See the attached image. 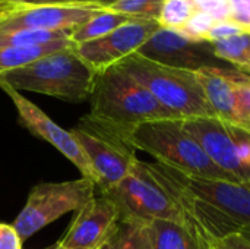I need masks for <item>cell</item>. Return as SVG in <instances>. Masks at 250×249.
<instances>
[{"label": "cell", "mask_w": 250, "mask_h": 249, "mask_svg": "<svg viewBox=\"0 0 250 249\" xmlns=\"http://www.w3.org/2000/svg\"><path fill=\"white\" fill-rule=\"evenodd\" d=\"M0 249H23L22 239L13 225L0 223Z\"/></svg>", "instance_id": "f1b7e54d"}, {"label": "cell", "mask_w": 250, "mask_h": 249, "mask_svg": "<svg viewBox=\"0 0 250 249\" xmlns=\"http://www.w3.org/2000/svg\"><path fill=\"white\" fill-rule=\"evenodd\" d=\"M214 23H215V19L211 15L201 12V10H196L189 18V21L177 31H180L183 35H186L192 40H205Z\"/></svg>", "instance_id": "d4e9b609"}, {"label": "cell", "mask_w": 250, "mask_h": 249, "mask_svg": "<svg viewBox=\"0 0 250 249\" xmlns=\"http://www.w3.org/2000/svg\"><path fill=\"white\" fill-rule=\"evenodd\" d=\"M130 142L136 150L152 156L155 161L167 164L182 173L236 182L211 161L195 136L186 131L180 119H163L136 125L130 131Z\"/></svg>", "instance_id": "3957f363"}, {"label": "cell", "mask_w": 250, "mask_h": 249, "mask_svg": "<svg viewBox=\"0 0 250 249\" xmlns=\"http://www.w3.org/2000/svg\"><path fill=\"white\" fill-rule=\"evenodd\" d=\"M53 249H82V248H66V247H59V245H56Z\"/></svg>", "instance_id": "d590c367"}, {"label": "cell", "mask_w": 250, "mask_h": 249, "mask_svg": "<svg viewBox=\"0 0 250 249\" xmlns=\"http://www.w3.org/2000/svg\"><path fill=\"white\" fill-rule=\"evenodd\" d=\"M158 28L157 19L135 18L100 38L75 45V51L94 72H101L136 53Z\"/></svg>", "instance_id": "8fae6325"}, {"label": "cell", "mask_w": 250, "mask_h": 249, "mask_svg": "<svg viewBox=\"0 0 250 249\" xmlns=\"http://www.w3.org/2000/svg\"><path fill=\"white\" fill-rule=\"evenodd\" d=\"M148 227L154 249H211L179 222L152 220Z\"/></svg>", "instance_id": "2e32d148"}, {"label": "cell", "mask_w": 250, "mask_h": 249, "mask_svg": "<svg viewBox=\"0 0 250 249\" xmlns=\"http://www.w3.org/2000/svg\"><path fill=\"white\" fill-rule=\"evenodd\" d=\"M97 195V185L86 178L35 185L13 222L22 242L67 213L78 211Z\"/></svg>", "instance_id": "52a82bcc"}, {"label": "cell", "mask_w": 250, "mask_h": 249, "mask_svg": "<svg viewBox=\"0 0 250 249\" xmlns=\"http://www.w3.org/2000/svg\"><path fill=\"white\" fill-rule=\"evenodd\" d=\"M0 1H4V3H12V1H9V0H0Z\"/></svg>", "instance_id": "8d00e7d4"}, {"label": "cell", "mask_w": 250, "mask_h": 249, "mask_svg": "<svg viewBox=\"0 0 250 249\" xmlns=\"http://www.w3.org/2000/svg\"><path fill=\"white\" fill-rule=\"evenodd\" d=\"M69 31L41 29H9L0 31V47H29L41 45L59 40H70Z\"/></svg>", "instance_id": "ffe728a7"}, {"label": "cell", "mask_w": 250, "mask_h": 249, "mask_svg": "<svg viewBox=\"0 0 250 249\" xmlns=\"http://www.w3.org/2000/svg\"><path fill=\"white\" fill-rule=\"evenodd\" d=\"M215 54L231 68L250 75V31L211 43Z\"/></svg>", "instance_id": "d6986e66"}, {"label": "cell", "mask_w": 250, "mask_h": 249, "mask_svg": "<svg viewBox=\"0 0 250 249\" xmlns=\"http://www.w3.org/2000/svg\"><path fill=\"white\" fill-rule=\"evenodd\" d=\"M114 249H154L148 225L139 222H119Z\"/></svg>", "instance_id": "44dd1931"}, {"label": "cell", "mask_w": 250, "mask_h": 249, "mask_svg": "<svg viewBox=\"0 0 250 249\" xmlns=\"http://www.w3.org/2000/svg\"><path fill=\"white\" fill-rule=\"evenodd\" d=\"M135 18L136 16H129L125 13H119V12H113V10L107 9L103 13L94 16L92 19H89L85 23H82L81 26H78L76 29H73L70 34V41L75 45H78V44L100 38Z\"/></svg>", "instance_id": "ac0fdd59"}, {"label": "cell", "mask_w": 250, "mask_h": 249, "mask_svg": "<svg viewBox=\"0 0 250 249\" xmlns=\"http://www.w3.org/2000/svg\"><path fill=\"white\" fill-rule=\"evenodd\" d=\"M101 195L116 205L119 222L148 225L152 220H173L180 223V214L171 197L149 170L146 161L139 158L120 183Z\"/></svg>", "instance_id": "8992f818"}, {"label": "cell", "mask_w": 250, "mask_h": 249, "mask_svg": "<svg viewBox=\"0 0 250 249\" xmlns=\"http://www.w3.org/2000/svg\"><path fill=\"white\" fill-rule=\"evenodd\" d=\"M12 3H34V0H9Z\"/></svg>", "instance_id": "836d02e7"}, {"label": "cell", "mask_w": 250, "mask_h": 249, "mask_svg": "<svg viewBox=\"0 0 250 249\" xmlns=\"http://www.w3.org/2000/svg\"><path fill=\"white\" fill-rule=\"evenodd\" d=\"M243 31H246V29H243L242 26H239L237 23H234L230 19H227V21H215V23L209 29L205 40L209 41V43H214V41L226 40V38L233 37L236 34H240Z\"/></svg>", "instance_id": "4316f807"}, {"label": "cell", "mask_w": 250, "mask_h": 249, "mask_svg": "<svg viewBox=\"0 0 250 249\" xmlns=\"http://www.w3.org/2000/svg\"><path fill=\"white\" fill-rule=\"evenodd\" d=\"M0 90H3L15 104L19 123L23 128H26L32 135L51 144L57 151H60L69 161H72L76 166L82 178L91 179L97 185V175L91 167L86 156L72 136L70 131H66L62 126H59L38 106H35L32 101L23 97L19 91L12 88L3 79H0Z\"/></svg>", "instance_id": "7c38bea8"}, {"label": "cell", "mask_w": 250, "mask_h": 249, "mask_svg": "<svg viewBox=\"0 0 250 249\" xmlns=\"http://www.w3.org/2000/svg\"><path fill=\"white\" fill-rule=\"evenodd\" d=\"M196 10L211 15L215 21L230 19V4L229 0H192Z\"/></svg>", "instance_id": "484cf974"}, {"label": "cell", "mask_w": 250, "mask_h": 249, "mask_svg": "<svg viewBox=\"0 0 250 249\" xmlns=\"http://www.w3.org/2000/svg\"><path fill=\"white\" fill-rule=\"evenodd\" d=\"M108 7L86 1L9 3L0 13V31L41 29L72 32Z\"/></svg>", "instance_id": "9c48e42d"}, {"label": "cell", "mask_w": 250, "mask_h": 249, "mask_svg": "<svg viewBox=\"0 0 250 249\" xmlns=\"http://www.w3.org/2000/svg\"><path fill=\"white\" fill-rule=\"evenodd\" d=\"M79 1H86V3H97V4H101V6H105L108 7L110 4H113L116 0H79Z\"/></svg>", "instance_id": "1f68e13d"}, {"label": "cell", "mask_w": 250, "mask_h": 249, "mask_svg": "<svg viewBox=\"0 0 250 249\" xmlns=\"http://www.w3.org/2000/svg\"><path fill=\"white\" fill-rule=\"evenodd\" d=\"M240 235H242V236H245L248 241H250V225L249 226H245V227H242V230H240Z\"/></svg>", "instance_id": "d6a6232c"}, {"label": "cell", "mask_w": 250, "mask_h": 249, "mask_svg": "<svg viewBox=\"0 0 250 249\" xmlns=\"http://www.w3.org/2000/svg\"><path fill=\"white\" fill-rule=\"evenodd\" d=\"M119 211L104 195H95L78 211L63 238L57 242L66 248L95 249L117 227Z\"/></svg>", "instance_id": "5bb4252c"}, {"label": "cell", "mask_w": 250, "mask_h": 249, "mask_svg": "<svg viewBox=\"0 0 250 249\" xmlns=\"http://www.w3.org/2000/svg\"><path fill=\"white\" fill-rule=\"evenodd\" d=\"M233 70L234 68H205L195 73L217 117L237 126Z\"/></svg>", "instance_id": "9a60e30c"}, {"label": "cell", "mask_w": 250, "mask_h": 249, "mask_svg": "<svg viewBox=\"0 0 250 249\" xmlns=\"http://www.w3.org/2000/svg\"><path fill=\"white\" fill-rule=\"evenodd\" d=\"M179 119L217 117L195 72L168 68L136 53L117 63Z\"/></svg>", "instance_id": "277c9868"}, {"label": "cell", "mask_w": 250, "mask_h": 249, "mask_svg": "<svg viewBox=\"0 0 250 249\" xmlns=\"http://www.w3.org/2000/svg\"><path fill=\"white\" fill-rule=\"evenodd\" d=\"M230 21L250 31V0H229Z\"/></svg>", "instance_id": "83f0119b"}, {"label": "cell", "mask_w": 250, "mask_h": 249, "mask_svg": "<svg viewBox=\"0 0 250 249\" xmlns=\"http://www.w3.org/2000/svg\"><path fill=\"white\" fill-rule=\"evenodd\" d=\"M211 161L236 182L250 183V132L218 117L183 120Z\"/></svg>", "instance_id": "ba28073f"}, {"label": "cell", "mask_w": 250, "mask_h": 249, "mask_svg": "<svg viewBox=\"0 0 250 249\" xmlns=\"http://www.w3.org/2000/svg\"><path fill=\"white\" fill-rule=\"evenodd\" d=\"M89 104V114L127 129L145 122L179 119L117 65L95 72Z\"/></svg>", "instance_id": "6da1fadb"}, {"label": "cell", "mask_w": 250, "mask_h": 249, "mask_svg": "<svg viewBox=\"0 0 250 249\" xmlns=\"http://www.w3.org/2000/svg\"><path fill=\"white\" fill-rule=\"evenodd\" d=\"M73 45L70 40H59L41 45L29 47H0V75L9 70L23 68L44 56H48L54 51L63 50Z\"/></svg>", "instance_id": "e0dca14e"}, {"label": "cell", "mask_w": 250, "mask_h": 249, "mask_svg": "<svg viewBox=\"0 0 250 249\" xmlns=\"http://www.w3.org/2000/svg\"><path fill=\"white\" fill-rule=\"evenodd\" d=\"M195 12L192 0H164L157 21L163 28L180 29Z\"/></svg>", "instance_id": "7402d4cb"}, {"label": "cell", "mask_w": 250, "mask_h": 249, "mask_svg": "<svg viewBox=\"0 0 250 249\" xmlns=\"http://www.w3.org/2000/svg\"><path fill=\"white\" fill-rule=\"evenodd\" d=\"M130 131L89 113L70 129L97 175L98 194L120 183L135 166L138 150L130 142Z\"/></svg>", "instance_id": "5b68a950"}, {"label": "cell", "mask_w": 250, "mask_h": 249, "mask_svg": "<svg viewBox=\"0 0 250 249\" xmlns=\"http://www.w3.org/2000/svg\"><path fill=\"white\" fill-rule=\"evenodd\" d=\"M237 126L250 132V75L237 69L233 70Z\"/></svg>", "instance_id": "603a6c76"}, {"label": "cell", "mask_w": 250, "mask_h": 249, "mask_svg": "<svg viewBox=\"0 0 250 249\" xmlns=\"http://www.w3.org/2000/svg\"><path fill=\"white\" fill-rule=\"evenodd\" d=\"M160 163V161H158ZM166 173L185 191L215 207L239 225H250V183L231 182L226 179L199 178L182 173L167 164H163Z\"/></svg>", "instance_id": "4fadbf2b"}, {"label": "cell", "mask_w": 250, "mask_h": 249, "mask_svg": "<svg viewBox=\"0 0 250 249\" xmlns=\"http://www.w3.org/2000/svg\"><path fill=\"white\" fill-rule=\"evenodd\" d=\"M94 78L95 72L78 56L75 44L0 75L19 92H38L69 103L89 101Z\"/></svg>", "instance_id": "7a4b0ae2"}, {"label": "cell", "mask_w": 250, "mask_h": 249, "mask_svg": "<svg viewBox=\"0 0 250 249\" xmlns=\"http://www.w3.org/2000/svg\"><path fill=\"white\" fill-rule=\"evenodd\" d=\"M136 54L155 63L198 72L205 68H231L214 51L209 41L192 40L177 29L160 26Z\"/></svg>", "instance_id": "30bf717a"}, {"label": "cell", "mask_w": 250, "mask_h": 249, "mask_svg": "<svg viewBox=\"0 0 250 249\" xmlns=\"http://www.w3.org/2000/svg\"><path fill=\"white\" fill-rule=\"evenodd\" d=\"M163 1L164 0H116L108 9L129 16L158 19Z\"/></svg>", "instance_id": "cb8c5ba5"}, {"label": "cell", "mask_w": 250, "mask_h": 249, "mask_svg": "<svg viewBox=\"0 0 250 249\" xmlns=\"http://www.w3.org/2000/svg\"><path fill=\"white\" fill-rule=\"evenodd\" d=\"M9 3H4V1H0V13L6 9V6H7Z\"/></svg>", "instance_id": "e575fe53"}, {"label": "cell", "mask_w": 250, "mask_h": 249, "mask_svg": "<svg viewBox=\"0 0 250 249\" xmlns=\"http://www.w3.org/2000/svg\"><path fill=\"white\" fill-rule=\"evenodd\" d=\"M212 249H250V241L240 233H234L217 241L212 245Z\"/></svg>", "instance_id": "f546056e"}, {"label": "cell", "mask_w": 250, "mask_h": 249, "mask_svg": "<svg viewBox=\"0 0 250 249\" xmlns=\"http://www.w3.org/2000/svg\"><path fill=\"white\" fill-rule=\"evenodd\" d=\"M116 239H117V227L108 235V238L101 245H98L95 249H114L116 248Z\"/></svg>", "instance_id": "4dcf8cb0"}]
</instances>
